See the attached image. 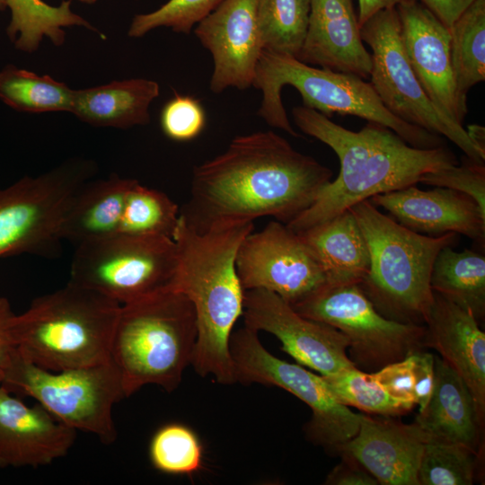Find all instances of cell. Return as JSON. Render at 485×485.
Here are the masks:
<instances>
[{"instance_id":"1","label":"cell","mask_w":485,"mask_h":485,"mask_svg":"<svg viewBox=\"0 0 485 485\" xmlns=\"http://www.w3.org/2000/svg\"><path fill=\"white\" fill-rule=\"evenodd\" d=\"M333 172L274 131L235 137L194 167L180 215L198 232L273 216L288 224L313 205Z\"/></svg>"},{"instance_id":"2","label":"cell","mask_w":485,"mask_h":485,"mask_svg":"<svg viewBox=\"0 0 485 485\" xmlns=\"http://www.w3.org/2000/svg\"><path fill=\"white\" fill-rule=\"evenodd\" d=\"M295 124L305 135L331 147L340 169L315 201L287 225L295 233L327 221L358 202L419 183L422 175L459 162L445 146L418 148L391 128L367 121L359 131L336 124L315 110L292 109Z\"/></svg>"},{"instance_id":"3","label":"cell","mask_w":485,"mask_h":485,"mask_svg":"<svg viewBox=\"0 0 485 485\" xmlns=\"http://www.w3.org/2000/svg\"><path fill=\"white\" fill-rule=\"evenodd\" d=\"M253 222L198 232L181 218L174 235L178 269L173 289L191 302L197 322V340L191 365L202 376L221 384L235 382L230 351L233 328L243 313L245 290L235 269L242 240Z\"/></svg>"},{"instance_id":"4","label":"cell","mask_w":485,"mask_h":485,"mask_svg":"<svg viewBox=\"0 0 485 485\" xmlns=\"http://www.w3.org/2000/svg\"><path fill=\"white\" fill-rule=\"evenodd\" d=\"M121 304L70 281L35 298L11 323L19 353L36 366L60 371L110 359Z\"/></svg>"},{"instance_id":"5","label":"cell","mask_w":485,"mask_h":485,"mask_svg":"<svg viewBox=\"0 0 485 485\" xmlns=\"http://www.w3.org/2000/svg\"><path fill=\"white\" fill-rule=\"evenodd\" d=\"M285 85L301 95L303 106L331 118L334 113L352 115L384 125L418 148L445 146V138L407 123L391 113L382 103L370 83L357 75L316 67L298 58L262 51L252 86L261 93L257 115L270 127L292 137H301L293 128L281 100Z\"/></svg>"},{"instance_id":"6","label":"cell","mask_w":485,"mask_h":485,"mask_svg":"<svg viewBox=\"0 0 485 485\" xmlns=\"http://www.w3.org/2000/svg\"><path fill=\"white\" fill-rule=\"evenodd\" d=\"M366 241L370 268L360 287L385 317L425 323L434 300L430 277L439 251L457 245L459 236L411 231L381 213L369 199L349 208Z\"/></svg>"},{"instance_id":"7","label":"cell","mask_w":485,"mask_h":485,"mask_svg":"<svg viewBox=\"0 0 485 485\" xmlns=\"http://www.w3.org/2000/svg\"><path fill=\"white\" fill-rule=\"evenodd\" d=\"M197 333L191 302L173 288L121 305L110 359L126 397L146 384L168 392L177 389L191 365Z\"/></svg>"},{"instance_id":"8","label":"cell","mask_w":485,"mask_h":485,"mask_svg":"<svg viewBox=\"0 0 485 485\" xmlns=\"http://www.w3.org/2000/svg\"><path fill=\"white\" fill-rule=\"evenodd\" d=\"M0 385L18 397L34 399L66 426L91 433L102 444L110 445L117 438L113 406L126 395L111 359L50 371L25 359L15 348Z\"/></svg>"},{"instance_id":"9","label":"cell","mask_w":485,"mask_h":485,"mask_svg":"<svg viewBox=\"0 0 485 485\" xmlns=\"http://www.w3.org/2000/svg\"><path fill=\"white\" fill-rule=\"evenodd\" d=\"M178 261L173 239L117 234L75 246L69 281L124 305L172 289Z\"/></svg>"},{"instance_id":"10","label":"cell","mask_w":485,"mask_h":485,"mask_svg":"<svg viewBox=\"0 0 485 485\" xmlns=\"http://www.w3.org/2000/svg\"><path fill=\"white\" fill-rule=\"evenodd\" d=\"M360 31L371 49L369 83L384 106L401 120L450 140L464 155L484 162L485 151L472 141L463 124L433 103L418 81L404 50L397 8L378 12Z\"/></svg>"},{"instance_id":"11","label":"cell","mask_w":485,"mask_h":485,"mask_svg":"<svg viewBox=\"0 0 485 485\" xmlns=\"http://www.w3.org/2000/svg\"><path fill=\"white\" fill-rule=\"evenodd\" d=\"M93 172L90 162L72 160L0 190V257L54 255L65 210Z\"/></svg>"},{"instance_id":"12","label":"cell","mask_w":485,"mask_h":485,"mask_svg":"<svg viewBox=\"0 0 485 485\" xmlns=\"http://www.w3.org/2000/svg\"><path fill=\"white\" fill-rule=\"evenodd\" d=\"M292 307L299 314L343 333L356 366L359 364L377 371L424 344L426 326L385 317L358 284H326Z\"/></svg>"},{"instance_id":"13","label":"cell","mask_w":485,"mask_h":485,"mask_svg":"<svg viewBox=\"0 0 485 485\" xmlns=\"http://www.w3.org/2000/svg\"><path fill=\"white\" fill-rule=\"evenodd\" d=\"M230 351L236 383L277 386L309 406L313 415L306 434L313 443L336 449L357 433L362 414L340 403L322 375L269 352L257 331L246 326L238 330L231 335Z\"/></svg>"},{"instance_id":"14","label":"cell","mask_w":485,"mask_h":485,"mask_svg":"<svg viewBox=\"0 0 485 485\" xmlns=\"http://www.w3.org/2000/svg\"><path fill=\"white\" fill-rule=\"evenodd\" d=\"M235 269L244 290L272 292L291 306L327 284L322 265L310 245L278 220L246 235L236 253Z\"/></svg>"},{"instance_id":"15","label":"cell","mask_w":485,"mask_h":485,"mask_svg":"<svg viewBox=\"0 0 485 485\" xmlns=\"http://www.w3.org/2000/svg\"><path fill=\"white\" fill-rule=\"evenodd\" d=\"M242 315L244 326L273 334L297 364L321 375L357 367L347 354L349 342L343 333L299 314L272 292L245 290Z\"/></svg>"},{"instance_id":"16","label":"cell","mask_w":485,"mask_h":485,"mask_svg":"<svg viewBox=\"0 0 485 485\" xmlns=\"http://www.w3.org/2000/svg\"><path fill=\"white\" fill-rule=\"evenodd\" d=\"M259 0H223L193 29L213 59L209 88L221 93L227 88L252 86L263 45L258 25Z\"/></svg>"},{"instance_id":"17","label":"cell","mask_w":485,"mask_h":485,"mask_svg":"<svg viewBox=\"0 0 485 485\" xmlns=\"http://www.w3.org/2000/svg\"><path fill=\"white\" fill-rule=\"evenodd\" d=\"M396 8L404 50L418 81L436 106L463 124L467 99L456 87L449 29L418 0Z\"/></svg>"},{"instance_id":"18","label":"cell","mask_w":485,"mask_h":485,"mask_svg":"<svg viewBox=\"0 0 485 485\" xmlns=\"http://www.w3.org/2000/svg\"><path fill=\"white\" fill-rule=\"evenodd\" d=\"M415 185L378 194L369 200L416 233L432 236L455 233L484 244L485 213L473 198L448 188L422 190Z\"/></svg>"},{"instance_id":"19","label":"cell","mask_w":485,"mask_h":485,"mask_svg":"<svg viewBox=\"0 0 485 485\" xmlns=\"http://www.w3.org/2000/svg\"><path fill=\"white\" fill-rule=\"evenodd\" d=\"M76 432L0 385V468L48 465L68 454Z\"/></svg>"},{"instance_id":"20","label":"cell","mask_w":485,"mask_h":485,"mask_svg":"<svg viewBox=\"0 0 485 485\" xmlns=\"http://www.w3.org/2000/svg\"><path fill=\"white\" fill-rule=\"evenodd\" d=\"M429 435L415 421L407 425L362 415L357 433L336 448L384 485H419L418 472Z\"/></svg>"},{"instance_id":"21","label":"cell","mask_w":485,"mask_h":485,"mask_svg":"<svg viewBox=\"0 0 485 485\" xmlns=\"http://www.w3.org/2000/svg\"><path fill=\"white\" fill-rule=\"evenodd\" d=\"M425 321L424 344L437 350L464 381L472 395L479 423L485 413V333L468 311L436 292Z\"/></svg>"},{"instance_id":"22","label":"cell","mask_w":485,"mask_h":485,"mask_svg":"<svg viewBox=\"0 0 485 485\" xmlns=\"http://www.w3.org/2000/svg\"><path fill=\"white\" fill-rule=\"evenodd\" d=\"M298 59L369 78L371 55L361 38L353 0H311L307 33Z\"/></svg>"},{"instance_id":"23","label":"cell","mask_w":485,"mask_h":485,"mask_svg":"<svg viewBox=\"0 0 485 485\" xmlns=\"http://www.w3.org/2000/svg\"><path fill=\"white\" fill-rule=\"evenodd\" d=\"M434 387L416 422L430 436L463 445L477 453L481 428L464 381L441 357L434 356Z\"/></svg>"},{"instance_id":"24","label":"cell","mask_w":485,"mask_h":485,"mask_svg":"<svg viewBox=\"0 0 485 485\" xmlns=\"http://www.w3.org/2000/svg\"><path fill=\"white\" fill-rule=\"evenodd\" d=\"M134 179L111 175L87 181L73 195L61 219L58 236L75 246L117 234Z\"/></svg>"},{"instance_id":"25","label":"cell","mask_w":485,"mask_h":485,"mask_svg":"<svg viewBox=\"0 0 485 485\" xmlns=\"http://www.w3.org/2000/svg\"><path fill=\"white\" fill-rule=\"evenodd\" d=\"M159 84L146 78L113 81L74 90L71 113L95 127L128 128L150 122L149 107L159 96Z\"/></svg>"},{"instance_id":"26","label":"cell","mask_w":485,"mask_h":485,"mask_svg":"<svg viewBox=\"0 0 485 485\" xmlns=\"http://www.w3.org/2000/svg\"><path fill=\"white\" fill-rule=\"evenodd\" d=\"M298 234L322 263L327 285H359L367 275L370 268L368 246L349 208Z\"/></svg>"},{"instance_id":"27","label":"cell","mask_w":485,"mask_h":485,"mask_svg":"<svg viewBox=\"0 0 485 485\" xmlns=\"http://www.w3.org/2000/svg\"><path fill=\"white\" fill-rule=\"evenodd\" d=\"M452 246L437 254L431 271L430 286L477 321L485 314V257L465 249L455 251Z\"/></svg>"},{"instance_id":"28","label":"cell","mask_w":485,"mask_h":485,"mask_svg":"<svg viewBox=\"0 0 485 485\" xmlns=\"http://www.w3.org/2000/svg\"><path fill=\"white\" fill-rule=\"evenodd\" d=\"M11 11V21L6 32L16 48L31 53L38 49L44 37L60 46L65 41L64 27L82 26L97 31L96 28L71 10V2L64 1L57 6L42 0H6Z\"/></svg>"},{"instance_id":"29","label":"cell","mask_w":485,"mask_h":485,"mask_svg":"<svg viewBox=\"0 0 485 485\" xmlns=\"http://www.w3.org/2000/svg\"><path fill=\"white\" fill-rule=\"evenodd\" d=\"M450 55L458 93L485 80V0H474L449 28Z\"/></svg>"},{"instance_id":"30","label":"cell","mask_w":485,"mask_h":485,"mask_svg":"<svg viewBox=\"0 0 485 485\" xmlns=\"http://www.w3.org/2000/svg\"><path fill=\"white\" fill-rule=\"evenodd\" d=\"M74 90L49 75L12 65L0 71V100L22 112H71Z\"/></svg>"},{"instance_id":"31","label":"cell","mask_w":485,"mask_h":485,"mask_svg":"<svg viewBox=\"0 0 485 485\" xmlns=\"http://www.w3.org/2000/svg\"><path fill=\"white\" fill-rule=\"evenodd\" d=\"M311 0H259L263 49L298 58L309 23Z\"/></svg>"},{"instance_id":"32","label":"cell","mask_w":485,"mask_h":485,"mask_svg":"<svg viewBox=\"0 0 485 485\" xmlns=\"http://www.w3.org/2000/svg\"><path fill=\"white\" fill-rule=\"evenodd\" d=\"M179 220V207L165 193L136 181L127 196L118 234L173 239Z\"/></svg>"},{"instance_id":"33","label":"cell","mask_w":485,"mask_h":485,"mask_svg":"<svg viewBox=\"0 0 485 485\" xmlns=\"http://www.w3.org/2000/svg\"><path fill=\"white\" fill-rule=\"evenodd\" d=\"M329 389L343 405L372 414L395 416L412 408L392 398L374 378L357 367L322 375Z\"/></svg>"},{"instance_id":"34","label":"cell","mask_w":485,"mask_h":485,"mask_svg":"<svg viewBox=\"0 0 485 485\" xmlns=\"http://www.w3.org/2000/svg\"><path fill=\"white\" fill-rule=\"evenodd\" d=\"M475 453L466 446L428 436L418 472L419 485H471Z\"/></svg>"},{"instance_id":"35","label":"cell","mask_w":485,"mask_h":485,"mask_svg":"<svg viewBox=\"0 0 485 485\" xmlns=\"http://www.w3.org/2000/svg\"><path fill=\"white\" fill-rule=\"evenodd\" d=\"M149 457L158 471L172 475H190L202 462V447L188 427L171 423L159 428L150 442Z\"/></svg>"},{"instance_id":"36","label":"cell","mask_w":485,"mask_h":485,"mask_svg":"<svg viewBox=\"0 0 485 485\" xmlns=\"http://www.w3.org/2000/svg\"><path fill=\"white\" fill-rule=\"evenodd\" d=\"M223 0H168L158 9L133 17L128 31L132 38L143 37L159 27L190 34L194 27L214 11Z\"/></svg>"},{"instance_id":"37","label":"cell","mask_w":485,"mask_h":485,"mask_svg":"<svg viewBox=\"0 0 485 485\" xmlns=\"http://www.w3.org/2000/svg\"><path fill=\"white\" fill-rule=\"evenodd\" d=\"M436 187L448 188L467 194L485 213V165L466 155L461 163L422 175L419 181Z\"/></svg>"},{"instance_id":"38","label":"cell","mask_w":485,"mask_h":485,"mask_svg":"<svg viewBox=\"0 0 485 485\" xmlns=\"http://www.w3.org/2000/svg\"><path fill=\"white\" fill-rule=\"evenodd\" d=\"M160 123L167 137L177 142H187L202 132L206 125V114L198 99L175 93L163 106Z\"/></svg>"},{"instance_id":"39","label":"cell","mask_w":485,"mask_h":485,"mask_svg":"<svg viewBox=\"0 0 485 485\" xmlns=\"http://www.w3.org/2000/svg\"><path fill=\"white\" fill-rule=\"evenodd\" d=\"M378 384L394 399L415 405L414 375L409 355L372 373Z\"/></svg>"},{"instance_id":"40","label":"cell","mask_w":485,"mask_h":485,"mask_svg":"<svg viewBox=\"0 0 485 485\" xmlns=\"http://www.w3.org/2000/svg\"><path fill=\"white\" fill-rule=\"evenodd\" d=\"M414 375L415 405L419 412L427 406L434 387V355L419 349L409 354Z\"/></svg>"},{"instance_id":"41","label":"cell","mask_w":485,"mask_h":485,"mask_svg":"<svg viewBox=\"0 0 485 485\" xmlns=\"http://www.w3.org/2000/svg\"><path fill=\"white\" fill-rule=\"evenodd\" d=\"M325 484L376 485L378 482L355 460L344 455V461L328 474Z\"/></svg>"},{"instance_id":"42","label":"cell","mask_w":485,"mask_h":485,"mask_svg":"<svg viewBox=\"0 0 485 485\" xmlns=\"http://www.w3.org/2000/svg\"><path fill=\"white\" fill-rule=\"evenodd\" d=\"M14 314L10 302L5 297H0V384L16 348L11 333Z\"/></svg>"},{"instance_id":"43","label":"cell","mask_w":485,"mask_h":485,"mask_svg":"<svg viewBox=\"0 0 485 485\" xmlns=\"http://www.w3.org/2000/svg\"><path fill=\"white\" fill-rule=\"evenodd\" d=\"M448 29L474 0H418Z\"/></svg>"},{"instance_id":"44","label":"cell","mask_w":485,"mask_h":485,"mask_svg":"<svg viewBox=\"0 0 485 485\" xmlns=\"http://www.w3.org/2000/svg\"><path fill=\"white\" fill-rule=\"evenodd\" d=\"M415 0H357L358 2V24L361 27L366 21L378 12L395 8L398 5L413 2Z\"/></svg>"},{"instance_id":"45","label":"cell","mask_w":485,"mask_h":485,"mask_svg":"<svg viewBox=\"0 0 485 485\" xmlns=\"http://www.w3.org/2000/svg\"><path fill=\"white\" fill-rule=\"evenodd\" d=\"M472 141L481 150L485 151V128L479 125H470L466 129Z\"/></svg>"},{"instance_id":"46","label":"cell","mask_w":485,"mask_h":485,"mask_svg":"<svg viewBox=\"0 0 485 485\" xmlns=\"http://www.w3.org/2000/svg\"><path fill=\"white\" fill-rule=\"evenodd\" d=\"M6 8V0H0V11Z\"/></svg>"},{"instance_id":"47","label":"cell","mask_w":485,"mask_h":485,"mask_svg":"<svg viewBox=\"0 0 485 485\" xmlns=\"http://www.w3.org/2000/svg\"><path fill=\"white\" fill-rule=\"evenodd\" d=\"M79 1L88 3V4H93V3L96 2L97 0H79Z\"/></svg>"}]
</instances>
